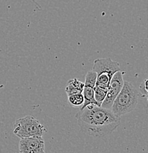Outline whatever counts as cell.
I'll list each match as a JSON object with an SVG mask.
<instances>
[{
    "instance_id": "obj_1",
    "label": "cell",
    "mask_w": 148,
    "mask_h": 153,
    "mask_svg": "<svg viewBox=\"0 0 148 153\" xmlns=\"http://www.w3.org/2000/svg\"><path fill=\"white\" fill-rule=\"evenodd\" d=\"M80 130L85 134L103 138L111 135L120 125L121 117L111 111L97 105H89L75 115Z\"/></svg>"
},
{
    "instance_id": "obj_2",
    "label": "cell",
    "mask_w": 148,
    "mask_h": 153,
    "mask_svg": "<svg viewBox=\"0 0 148 153\" xmlns=\"http://www.w3.org/2000/svg\"><path fill=\"white\" fill-rule=\"evenodd\" d=\"M138 93L137 89L130 82L125 81L123 87L114 100L111 111L119 116L130 114L138 104Z\"/></svg>"
},
{
    "instance_id": "obj_3",
    "label": "cell",
    "mask_w": 148,
    "mask_h": 153,
    "mask_svg": "<svg viewBox=\"0 0 148 153\" xmlns=\"http://www.w3.org/2000/svg\"><path fill=\"white\" fill-rule=\"evenodd\" d=\"M46 132L45 127L34 116H26L19 118L14 124L13 133L20 138L42 136Z\"/></svg>"
},
{
    "instance_id": "obj_4",
    "label": "cell",
    "mask_w": 148,
    "mask_h": 153,
    "mask_svg": "<svg viewBox=\"0 0 148 153\" xmlns=\"http://www.w3.org/2000/svg\"><path fill=\"white\" fill-rule=\"evenodd\" d=\"M120 70L119 63L111 58L96 59L93 66V71L97 73L96 85L109 88L113 76Z\"/></svg>"
},
{
    "instance_id": "obj_5",
    "label": "cell",
    "mask_w": 148,
    "mask_h": 153,
    "mask_svg": "<svg viewBox=\"0 0 148 153\" xmlns=\"http://www.w3.org/2000/svg\"><path fill=\"white\" fill-rule=\"evenodd\" d=\"M125 74V71H122L121 70L114 74L111 82H110L107 95H106V97L103 102L102 103L101 107L107 108V109H111V107H112L114 100L117 98L119 92L122 90V87H123L124 82H125L123 76Z\"/></svg>"
},
{
    "instance_id": "obj_6",
    "label": "cell",
    "mask_w": 148,
    "mask_h": 153,
    "mask_svg": "<svg viewBox=\"0 0 148 153\" xmlns=\"http://www.w3.org/2000/svg\"><path fill=\"white\" fill-rule=\"evenodd\" d=\"M19 147L20 153H46L45 143L42 136L21 138Z\"/></svg>"
},
{
    "instance_id": "obj_7",
    "label": "cell",
    "mask_w": 148,
    "mask_h": 153,
    "mask_svg": "<svg viewBox=\"0 0 148 153\" xmlns=\"http://www.w3.org/2000/svg\"><path fill=\"white\" fill-rule=\"evenodd\" d=\"M97 73L93 70L88 71L85 77L84 82V88L83 91V94L84 97V102L80 109L86 108L89 105H97L94 94V88L96 85Z\"/></svg>"
},
{
    "instance_id": "obj_8",
    "label": "cell",
    "mask_w": 148,
    "mask_h": 153,
    "mask_svg": "<svg viewBox=\"0 0 148 153\" xmlns=\"http://www.w3.org/2000/svg\"><path fill=\"white\" fill-rule=\"evenodd\" d=\"M84 88V82L79 81L76 78L69 79L67 82V85L66 86V91L67 96H70L75 94L83 93V91Z\"/></svg>"
},
{
    "instance_id": "obj_9",
    "label": "cell",
    "mask_w": 148,
    "mask_h": 153,
    "mask_svg": "<svg viewBox=\"0 0 148 153\" xmlns=\"http://www.w3.org/2000/svg\"><path fill=\"white\" fill-rule=\"evenodd\" d=\"M109 88L100 87V86L95 85L94 88V99L97 104L98 106H101L102 103L106 99V95H107Z\"/></svg>"
},
{
    "instance_id": "obj_10",
    "label": "cell",
    "mask_w": 148,
    "mask_h": 153,
    "mask_svg": "<svg viewBox=\"0 0 148 153\" xmlns=\"http://www.w3.org/2000/svg\"><path fill=\"white\" fill-rule=\"evenodd\" d=\"M68 102L72 107L81 108L84 102L83 94V93H78L68 96Z\"/></svg>"
},
{
    "instance_id": "obj_11",
    "label": "cell",
    "mask_w": 148,
    "mask_h": 153,
    "mask_svg": "<svg viewBox=\"0 0 148 153\" xmlns=\"http://www.w3.org/2000/svg\"><path fill=\"white\" fill-rule=\"evenodd\" d=\"M140 90L142 94L148 95V79H144L143 81V82L140 85Z\"/></svg>"
},
{
    "instance_id": "obj_12",
    "label": "cell",
    "mask_w": 148,
    "mask_h": 153,
    "mask_svg": "<svg viewBox=\"0 0 148 153\" xmlns=\"http://www.w3.org/2000/svg\"><path fill=\"white\" fill-rule=\"evenodd\" d=\"M147 102H148V95H147Z\"/></svg>"
}]
</instances>
